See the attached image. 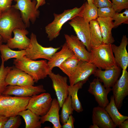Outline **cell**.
Masks as SVG:
<instances>
[{
  "instance_id": "6da1fadb",
  "label": "cell",
  "mask_w": 128,
  "mask_h": 128,
  "mask_svg": "<svg viewBox=\"0 0 128 128\" xmlns=\"http://www.w3.org/2000/svg\"><path fill=\"white\" fill-rule=\"evenodd\" d=\"M13 63L16 67L31 76L35 82L44 79L52 72L46 60L35 61L25 56L20 59H14Z\"/></svg>"
},
{
  "instance_id": "7a4b0ae2",
  "label": "cell",
  "mask_w": 128,
  "mask_h": 128,
  "mask_svg": "<svg viewBox=\"0 0 128 128\" xmlns=\"http://www.w3.org/2000/svg\"><path fill=\"white\" fill-rule=\"evenodd\" d=\"M27 28L23 22L19 10L13 7L3 12L0 17V35L3 42L12 37V33L16 28Z\"/></svg>"
},
{
  "instance_id": "3957f363",
  "label": "cell",
  "mask_w": 128,
  "mask_h": 128,
  "mask_svg": "<svg viewBox=\"0 0 128 128\" xmlns=\"http://www.w3.org/2000/svg\"><path fill=\"white\" fill-rule=\"evenodd\" d=\"M111 44L103 43L98 46L92 48L90 52V62L98 69L105 70L116 65Z\"/></svg>"
},
{
  "instance_id": "277c9868",
  "label": "cell",
  "mask_w": 128,
  "mask_h": 128,
  "mask_svg": "<svg viewBox=\"0 0 128 128\" xmlns=\"http://www.w3.org/2000/svg\"><path fill=\"white\" fill-rule=\"evenodd\" d=\"M84 5V3L79 8L64 10L62 13L53 14L54 19L45 27V32L50 41L56 38L60 34L63 25L68 21L77 16H79Z\"/></svg>"
},
{
  "instance_id": "5b68a950",
  "label": "cell",
  "mask_w": 128,
  "mask_h": 128,
  "mask_svg": "<svg viewBox=\"0 0 128 128\" xmlns=\"http://www.w3.org/2000/svg\"><path fill=\"white\" fill-rule=\"evenodd\" d=\"M31 96H12L0 94V115L6 117L18 115L26 109Z\"/></svg>"
},
{
  "instance_id": "8992f818",
  "label": "cell",
  "mask_w": 128,
  "mask_h": 128,
  "mask_svg": "<svg viewBox=\"0 0 128 128\" xmlns=\"http://www.w3.org/2000/svg\"><path fill=\"white\" fill-rule=\"evenodd\" d=\"M29 46L25 50V56L31 59L35 60L39 59H45L48 60L53 55L59 50L61 47L56 48L52 47H45L38 43L36 35L32 33L30 36Z\"/></svg>"
},
{
  "instance_id": "52a82bcc",
  "label": "cell",
  "mask_w": 128,
  "mask_h": 128,
  "mask_svg": "<svg viewBox=\"0 0 128 128\" xmlns=\"http://www.w3.org/2000/svg\"><path fill=\"white\" fill-rule=\"evenodd\" d=\"M14 0L16 3L12 6L19 10L26 27H29L30 22L34 24L39 16L40 11L36 8L37 1L35 0Z\"/></svg>"
},
{
  "instance_id": "ba28073f",
  "label": "cell",
  "mask_w": 128,
  "mask_h": 128,
  "mask_svg": "<svg viewBox=\"0 0 128 128\" xmlns=\"http://www.w3.org/2000/svg\"><path fill=\"white\" fill-rule=\"evenodd\" d=\"M52 100L49 93L44 92L33 95L31 97L26 109L38 116H44L49 110Z\"/></svg>"
},
{
  "instance_id": "9c48e42d",
  "label": "cell",
  "mask_w": 128,
  "mask_h": 128,
  "mask_svg": "<svg viewBox=\"0 0 128 128\" xmlns=\"http://www.w3.org/2000/svg\"><path fill=\"white\" fill-rule=\"evenodd\" d=\"M70 20L69 24L73 28L77 37L84 44L87 50L90 52L91 48L89 23L80 16L75 17Z\"/></svg>"
},
{
  "instance_id": "30bf717a",
  "label": "cell",
  "mask_w": 128,
  "mask_h": 128,
  "mask_svg": "<svg viewBox=\"0 0 128 128\" xmlns=\"http://www.w3.org/2000/svg\"><path fill=\"white\" fill-rule=\"evenodd\" d=\"M97 69L90 62L80 60L74 72L69 78L70 85H73L79 82L85 83L89 77L94 74Z\"/></svg>"
},
{
  "instance_id": "8fae6325",
  "label": "cell",
  "mask_w": 128,
  "mask_h": 128,
  "mask_svg": "<svg viewBox=\"0 0 128 128\" xmlns=\"http://www.w3.org/2000/svg\"><path fill=\"white\" fill-rule=\"evenodd\" d=\"M114 101L118 109H120L123 101L128 95V73L123 70L121 76L112 87Z\"/></svg>"
},
{
  "instance_id": "7c38bea8",
  "label": "cell",
  "mask_w": 128,
  "mask_h": 128,
  "mask_svg": "<svg viewBox=\"0 0 128 128\" xmlns=\"http://www.w3.org/2000/svg\"><path fill=\"white\" fill-rule=\"evenodd\" d=\"M46 92V90L42 85L35 86L9 85L7 86L2 94L25 97L32 96Z\"/></svg>"
},
{
  "instance_id": "4fadbf2b",
  "label": "cell",
  "mask_w": 128,
  "mask_h": 128,
  "mask_svg": "<svg viewBox=\"0 0 128 128\" xmlns=\"http://www.w3.org/2000/svg\"><path fill=\"white\" fill-rule=\"evenodd\" d=\"M111 91V88H105L97 78L90 82L88 90L89 93L94 96L99 106L104 108L109 103L108 95Z\"/></svg>"
},
{
  "instance_id": "5bb4252c",
  "label": "cell",
  "mask_w": 128,
  "mask_h": 128,
  "mask_svg": "<svg viewBox=\"0 0 128 128\" xmlns=\"http://www.w3.org/2000/svg\"><path fill=\"white\" fill-rule=\"evenodd\" d=\"M49 76L52 81L53 87L55 91L57 100L61 108L68 95L67 78L52 72Z\"/></svg>"
},
{
  "instance_id": "9a60e30c",
  "label": "cell",
  "mask_w": 128,
  "mask_h": 128,
  "mask_svg": "<svg viewBox=\"0 0 128 128\" xmlns=\"http://www.w3.org/2000/svg\"><path fill=\"white\" fill-rule=\"evenodd\" d=\"M66 43L74 55L80 60L90 62V52L86 48L84 44L76 36L64 34Z\"/></svg>"
},
{
  "instance_id": "2e32d148",
  "label": "cell",
  "mask_w": 128,
  "mask_h": 128,
  "mask_svg": "<svg viewBox=\"0 0 128 128\" xmlns=\"http://www.w3.org/2000/svg\"><path fill=\"white\" fill-rule=\"evenodd\" d=\"M121 68L117 65L103 71L97 69L93 75L97 78L106 88L112 87L119 77Z\"/></svg>"
},
{
  "instance_id": "e0dca14e",
  "label": "cell",
  "mask_w": 128,
  "mask_h": 128,
  "mask_svg": "<svg viewBox=\"0 0 128 128\" xmlns=\"http://www.w3.org/2000/svg\"><path fill=\"white\" fill-rule=\"evenodd\" d=\"M128 43V38L126 35H123L119 46L111 44L116 64L123 70H126L128 66V53L126 49Z\"/></svg>"
},
{
  "instance_id": "ac0fdd59",
  "label": "cell",
  "mask_w": 128,
  "mask_h": 128,
  "mask_svg": "<svg viewBox=\"0 0 128 128\" xmlns=\"http://www.w3.org/2000/svg\"><path fill=\"white\" fill-rule=\"evenodd\" d=\"M14 37L8 40L6 45L11 49L18 48L21 50H25L29 46L30 39L27 35L28 31L26 28H17L13 32Z\"/></svg>"
},
{
  "instance_id": "d6986e66",
  "label": "cell",
  "mask_w": 128,
  "mask_h": 128,
  "mask_svg": "<svg viewBox=\"0 0 128 128\" xmlns=\"http://www.w3.org/2000/svg\"><path fill=\"white\" fill-rule=\"evenodd\" d=\"M92 119L93 124L96 125L99 128H115L116 127L105 108L99 106L93 108Z\"/></svg>"
},
{
  "instance_id": "ffe728a7",
  "label": "cell",
  "mask_w": 128,
  "mask_h": 128,
  "mask_svg": "<svg viewBox=\"0 0 128 128\" xmlns=\"http://www.w3.org/2000/svg\"><path fill=\"white\" fill-rule=\"evenodd\" d=\"M58 102L55 98L53 99L51 107L47 113L44 116L40 117V121L41 124L46 121L51 122L53 128H61L62 125L60 122L59 111L60 109Z\"/></svg>"
},
{
  "instance_id": "44dd1931",
  "label": "cell",
  "mask_w": 128,
  "mask_h": 128,
  "mask_svg": "<svg viewBox=\"0 0 128 128\" xmlns=\"http://www.w3.org/2000/svg\"><path fill=\"white\" fill-rule=\"evenodd\" d=\"M96 20L100 27L103 43L112 44L115 41L112 33V29L114 28L112 18L98 17Z\"/></svg>"
},
{
  "instance_id": "7402d4cb",
  "label": "cell",
  "mask_w": 128,
  "mask_h": 128,
  "mask_svg": "<svg viewBox=\"0 0 128 128\" xmlns=\"http://www.w3.org/2000/svg\"><path fill=\"white\" fill-rule=\"evenodd\" d=\"M73 52L70 49L65 42L59 51L55 52L47 62L50 70L55 67H58L66 59L73 55Z\"/></svg>"
},
{
  "instance_id": "603a6c76",
  "label": "cell",
  "mask_w": 128,
  "mask_h": 128,
  "mask_svg": "<svg viewBox=\"0 0 128 128\" xmlns=\"http://www.w3.org/2000/svg\"><path fill=\"white\" fill-rule=\"evenodd\" d=\"M105 109L116 127L128 119V116L123 115L119 111L113 95L110 97V102Z\"/></svg>"
},
{
  "instance_id": "cb8c5ba5",
  "label": "cell",
  "mask_w": 128,
  "mask_h": 128,
  "mask_svg": "<svg viewBox=\"0 0 128 128\" xmlns=\"http://www.w3.org/2000/svg\"><path fill=\"white\" fill-rule=\"evenodd\" d=\"M84 84L82 82H79L73 85L68 86V95L71 96L73 109L78 113L82 111L83 109L78 97V92L82 88Z\"/></svg>"
},
{
  "instance_id": "d4e9b609",
  "label": "cell",
  "mask_w": 128,
  "mask_h": 128,
  "mask_svg": "<svg viewBox=\"0 0 128 128\" xmlns=\"http://www.w3.org/2000/svg\"><path fill=\"white\" fill-rule=\"evenodd\" d=\"M18 115L22 117L25 123V128H41V123L40 116H38L28 109L20 112Z\"/></svg>"
},
{
  "instance_id": "484cf974",
  "label": "cell",
  "mask_w": 128,
  "mask_h": 128,
  "mask_svg": "<svg viewBox=\"0 0 128 128\" xmlns=\"http://www.w3.org/2000/svg\"><path fill=\"white\" fill-rule=\"evenodd\" d=\"M89 24L91 45L92 48L98 46L103 43V40L99 25L96 19L90 21Z\"/></svg>"
},
{
  "instance_id": "4316f807",
  "label": "cell",
  "mask_w": 128,
  "mask_h": 128,
  "mask_svg": "<svg viewBox=\"0 0 128 128\" xmlns=\"http://www.w3.org/2000/svg\"><path fill=\"white\" fill-rule=\"evenodd\" d=\"M80 60L74 55L64 61L58 67L69 78L74 72Z\"/></svg>"
},
{
  "instance_id": "83f0119b",
  "label": "cell",
  "mask_w": 128,
  "mask_h": 128,
  "mask_svg": "<svg viewBox=\"0 0 128 128\" xmlns=\"http://www.w3.org/2000/svg\"><path fill=\"white\" fill-rule=\"evenodd\" d=\"M0 52L1 54L0 56L3 58L5 61L12 58L19 59L23 58L26 55L25 50H14L6 44H2L0 45Z\"/></svg>"
},
{
  "instance_id": "f1b7e54d",
  "label": "cell",
  "mask_w": 128,
  "mask_h": 128,
  "mask_svg": "<svg viewBox=\"0 0 128 128\" xmlns=\"http://www.w3.org/2000/svg\"><path fill=\"white\" fill-rule=\"evenodd\" d=\"M83 8L79 16L82 17L87 22L98 18V8L93 3L89 5L87 2L84 3Z\"/></svg>"
},
{
  "instance_id": "f546056e",
  "label": "cell",
  "mask_w": 128,
  "mask_h": 128,
  "mask_svg": "<svg viewBox=\"0 0 128 128\" xmlns=\"http://www.w3.org/2000/svg\"><path fill=\"white\" fill-rule=\"evenodd\" d=\"M60 120L63 125L66 122L71 115L73 114V108L70 96L68 95L62 106Z\"/></svg>"
},
{
  "instance_id": "4dcf8cb0",
  "label": "cell",
  "mask_w": 128,
  "mask_h": 128,
  "mask_svg": "<svg viewBox=\"0 0 128 128\" xmlns=\"http://www.w3.org/2000/svg\"><path fill=\"white\" fill-rule=\"evenodd\" d=\"M24 72L15 66L12 67L6 78L5 81L7 86L16 85L19 77Z\"/></svg>"
},
{
  "instance_id": "1f68e13d",
  "label": "cell",
  "mask_w": 128,
  "mask_h": 128,
  "mask_svg": "<svg viewBox=\"0 0 128 128\" xmlns=\"http://www.w3.org/2000/svg\"><path fill=\"white\" fill-rule=\"evenodd\" d=\"M1 63L0 66V94H2L7 86L5 80L7 75L12 67L4 66L5 62L3 58L1 57Z\"/></svg>"
},
{
  "instance_id": "d6a6232c",
  "label": "cell",
  "mask_w": 128,
  "mask_h": 128,
  "mask_svg": "<svg viewBox=\"0 0 128 128\" xmlns=\"http://www.w3.org/2000/svg\"><path fill=\"white\" fill-rule=\"evenodd\" d=\"M114 22V28L122 24H128V9H126L121 13L116 12L112 18Z\"/></svg>"
},
{
  "instance_id": "836d02e7",
  "label": "cell",
  "mask_w": 128,
  "mask_h": 128,
  "mask_svg": "<svg viewBox=\"0 0 128 128\" xmlns=\"http://www.w3.org/2000/svg\"><path fill=\"white\" fill-rule=\"evenodd\" d=\"M19 115H17L9 117L4 128H18L22 123V120Z\"/></svg>"
},
{
  "instance_id": "e575fe53",
  "label": "cell",
  "mask_w": 128,
  "mask_h": 128,
  "mask_svg": "<svg viewBox=\"0 0 128 128\" xmlns=\"http://www.w3.org/2000/svg\"><path fill=\"white\" fill-rule=\"evenodd\" d=\"M35 82L32 77L24 72L19 77L16 85L20 86H33Z\"/></svg>"
},
{
  "instance_id": "d590c367",
  "label": "cell",
  "mask_w": 128,
  "mask_h": 128,
  "mask_svg": "<svg viewBox=\"0 0 128 128\" xmlns=\"http://www.w3.org/2000/svg\"><path fill=\"white\" fill-rule=\"evenodd\" d=\"M116 12L112 7L98 8V16L99 17L112 18Z\"/></svg>"
},
{
  "instance_id": "8d00e7d4",
  "label": "cell",
  "mask_w": 128,
  "mask_h": 128,
  "mask_svg": "<svg viewBox=\"0 0 128 128\" xmlns=\"http://www.w3.org/2000/svg\"><path fill=\"white\" fill-rule=\"evenodd\" d=\"M112 7L116 12H120L123 10L128 9V0H111Z\"/></svg>"
},
{
  "instance_id": "74e56055",
  "label": "cell",
  "mask_w": 128,
  "mask_h": 128,
  "mask_svg": "<svg viewBox=\"0 0 128 128\" xmlns=\"http://www.w3.org/2000/svg\"><path fill=\"white\" fill-rule=\"evenodd\" d=\"M93 3L98 8L111 7L112 3L110 0H93Z\"/></svg>"
},
{
  "instance_id": "f35d334b",
  "label": "cell",
  "mask_w": 128,
  "mask_h": 128,
  "mask_svg": "<svg viewBox=\"0 0 128 128\" xmlns=\"http://www.w3.org/2000/svg\"><path fill=\"white\" fill-rule=\"evenodd\" d=\"M13 0H0V8L3 12L5 11L12 6Z\"/></svg>"
},
{
  "instance_id": "ab89813d",
  "label": "cell",
  "mask_w": 128,
  "mask_h": 128,
  "mask_svg": "<svg viewBox=\"0 0 128 128\" xmlns=\"http://www.w3.org/2000/svg\"><path fill=\"white\" fill-rule=\"evenodd\" d=\"M75 119L72 114L71 115L66 122L62 125V128H74Z\"/></svg>"
},
{
  "instance_id": "60d3db41",
  "label": "cell",
  "mask_w": 128,
  "mask_h": 128,
  "mask_svg": "<svg viewBox=\"0 0 128 128\" xmlns=\"http://www.w3.org/2000/svg\"><path fill=\"white\" fill-rule=\"evenodd\" d=\"M8 118L0 115V128H4V125Z\"/></svg>"
},
{
  "instance_id": "b9f144b4",
  "label": "cell",
  "mask_w": 128,
  "mask_h": 128,
  "mask_svg": "<svg viewBox=\"0 0 128 128\" xmlns=\"http://www.w3.org/2000/svg\"><path fill=\"white\" fill-rule=\"evenodd\" d=\"M37 2V4L36 6V9H38V8L40 6L44 5L46 3V0H35Z\"/></svg>"
},
{
  "instance_id": "7bdbcfd3",
  "label": "cell",
  "mask_w": 128,
  "mask_h": 128,
  "mask_svg": "<svg viewBox=\"0 0 128 128\" xmlns=\"http://www.w3.org/2000/svg\"><path fill=\"white\" fill-rule=\"evenodd\" d=\"M118 127L119 128H128V119L125 120Z\"/></svg>"
},
{
  "instance_id": "ee69618b",
  "label": "cell",
  "mask_w": 128,
  "mask_h": 128,
  "mask_svg": "<svg viewBox=\"0 0 128 128\" xmlns=\"http://www.w3.org/2000/svg\"><path fill=\"white\" fill-rule=\"evenodd\" d=\"M92 125H91L89 127V128H99L97 125L95 124H93Z\"/></svg>"
},
{
  "instance_id": "f6af8a7d",
  "label": "cell",
  "mask_w": 128,
  "mask_h": 128,
  "mask_svg": "<svg viewBox=\"0 0 128 128\" xmlns=\"http://www.w3.org/2000/svg\"><path fill=\"white\" fill-rule=\"evenodd\" d=\"M87 0V2L88 4L89 5H91L93 3V0Z\"/></svg>"
},
{
  "instance_id": "bcb514c9",
  "label": "cell",
  "mask_w": 128,
  "mask_h": 128,
  "mask_svg": "<svg viewBox=\"0 0 128 128\" xmlns=\"http://www.w3.org/2000/svg\"><path fill=\"white\" fill-rule=\"evenodd\" d=\"M3 42V40L2 37L0 35V46L2 44V43Z\"/></svg>"
},
{
  "instance_id": "7dc6e473",
  "label": "cell",
  "mask_w": 128,
  "mask_h": 128,
  "mask_svg": "<svg viewBox=\"0 0 128 128\" xmlns=\"http://www.w3.org/2000/svg\"><path fill=\"white\" fill-rule=\"evenodd\" d=\"M3 11L0 8V17L1 16V15L2 14V13Z\"/></svg>"
}]
</instances>
